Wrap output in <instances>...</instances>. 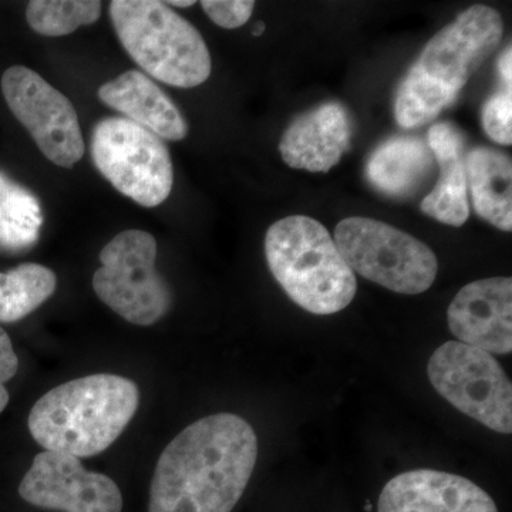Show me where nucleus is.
Instances as JSON below:
<instances>
[{
    "mask_svg": "<svg viewBox=\"0 0 512 512\" xmlns=\"http://www.w3.org/2000/svg\"><path fill=\"white\" fill-rule=\"evenodd\" d=\"M110 16L121 45L147 74L191 89L207 82L212 64L201 33L158 0H114Z\"/></svg>",
    "mask_w": 512,
    "mask_h": 512,
    "instance_id": "obj_5",
    "label": "nucleus"
},
{
    "mask_svg": "<svg viewBox=\"0 0 512 512\" xmlns=\"http://www.w3.org/2000/svg\"><path fill=\"white\" fill-rule=\"evenodd\" d=\"M352 123L342 104L326 103L293 121L279 150L289 167L328 173L349 150Z\"/></svg>",
    "mask_w": 512,
    "mask_h": 512,
    "instance_id": "obj_14",
    "label": "nucleus"
},
{
    "mask_svg": "<svg viewBox=\"0 0 512 512\" xmlns=\"http://www.w3.org/2000/svg\"><path fill=\"white\" fill-rule=\"evenodd\" d=\"M256 458L258 439L247 420L220 413L195 421L158 458L148 512H231Z\"/></svg>",
    "mask_w": 512,
    "mask_h": 512,
    "instance_id": "obj_1",
    "label": "nucleus"
},
{
    "mask_svg": "<svg viewBox=\"0 0 512 512\" xmlns=\"http://www.w3.org/2000/svg\"><path fill=\"white\" fill-rule=\"evenodd\" d=\"M157 241L140 229L120 232L100 252L93 276L100 301L137 326H151L170 311L173 296L156 269Z\"/></svg>",
    "mask_w": 512,
    "mask_h": 512,
    "instance_id": "obj_8",
    "label": "nucleus"
},
{
    "mask_svg": "<svg viewBox=\"0 0 512 512\" xmlns=\"http://www.w3.org/2000/svg\"><path fill=\"white\" fill-rule=\"evenodd\" d=\"M504 35L500 13L490 6L464 10L440 30L412 67L397 92V123L404 128L424 126L450 107L473 74L483 66Z\"/></svg>",
    "mask_w": 512,
    "mask_h": 512,
    "instance_id": "obj_2",
    "label": "nucleus"
},
{
    "mask_svg": "<svg viewBox=\"0 0 512 512\" xmlns=\"http://www.w3.org/2000/svg\"><path fill=\"white\" fill-rule=\"evenodd\" d=\"M19 360L13 350L12 340L3 328H0V413L9 403V392L5 383L18 373Z\"/></svg>",
    "mask_w": 512,
    "mask_h": 512,
    "instance_id": "obj_24",
    "label": "nucleus"
},
{
    "mask_svg": "<svg viewBox=\"0 0 512 512\" xmlns=\"http://www.w3.org/2000/svg\"><path fill=\"white\" fill-rule=\"evenodd\" d=\"M265 32V23L259 22L258 25L255 26V29L252 30V35L261 36L262 33Z\"/></svg>",
    "mask_w": 512,
    "mask_h": 512,
    "instance_id": "obj_27",
    "label": "nucleus"
},
{
    "mask_svg": "<svg viewBox=\"0 0 512 512\" xmlns=\"http://www.w3.org/2000/svg\"><path fill=\"white\" fill-rule=\"evenodd\" d=\"M512 89L503 87L484 104L483 127L487 136L503 146L512 144Z\"/></svg>",
    "mask_w": 512,
    "mask_h": 512,
    "instance_id": "obj_22",
    "label": "nucleus"
},
{
    "mask_svg": "<svg viewBox=\"0 0 512 512\" xmlns=\"http://www.w3.org/2000/svg\"><path fill=\"white\" fill-rule=\"evenodd\" d=\"M379 512H498V508L483 488L466 477L414 470L384 485Z\"/></svg>",
    "mask_w": 512,
    "mask_h": 512,
    "instance_id": "obj_13",
    "label": "nucleus"
},
{
    "mask_svg": "<svg viewBox=\"0 0 512 512\" xmlns=\"http://www.w3.org/2000/svg\"><path fill=\"white\" fill-rule=\"evenodd\" d=\"M448 328L461 343L495 353L512 352L511 278L480 279L464 286L448 306Z\"/></svg>",
    "mask_w": 512,
    "mask_h": 512,
    "instance_id": "obj_12",
    "label": "nucleus"
},
{
    "mask_svg": "<svg viewBox=\"0 0 512 512\" xmlns=\"http://www.w3.org/2000/svg\"><path fill=\"white\" fill-rule=\"evenodd\" d=\"M167 5L177 6V8H190V6L195 5L194 0H171Z\"/></svg>",
    "mask_w": 512,
    "mask_h": 512,
    "instance_id": "obj_26",
    "label": "nucleus"
},
{
    "mask_svg": "<svg viewBox=\"0 0 512 512\" xmlns=\"http://www.w3.org/2000/svg\"><path fill=\"white\" fill-rule=\"evenodd\" d=\"M43 224L39 200L0 171V252H28L39 241Z\"/></svg>",
    "mask_w": 512,
    "mask_h": 512,
    "instance_id": "obj_19",
    "label": "nucleus"
},
{
    "mask_svg": "<svg viewBox=\"0 0 512 512\" xmlns=\"http://www.w3.org/2000/svg\"><path fill=\"white\" fill-rule=\"evenodd\" d=\"M57 276L39 264H22L0 272V322L26 318L55 293Z\"/></svg>",
    "mask_w": 512,
    "mask_h": 512,
    "instance_id": "obj_20",
    "label": "nucleus"
},
{
    "mask_svg": "<svg viewBox=\"0 0 512 512\" xmlns=\"http://www.w3.org/2000/svg\"><path fill=\"white\" fill-rule=\"evenodd\" d=\"M333 241L353 272L389 291L419 295L436 281V254L392 225L370 218H348L339 222Z\"/></svg>",
    "mask_w": 512,
    "mask_h": 512,
    "instance_id": "obj_6",
    "label": "nucleus"
},
{
    "mask_svg": "<svg viewBox=\"0 0 512 512\" xmlns=\"http://www.w3.org/2000/svg\"><path fill=\"white\" fill-rule=\"evenodd\" d=\"M26 503L60 512H121L119 485L84 468L79 457L60 451L37 454L19 485Z\"/></svg>",
    "mask_w": 512,
    "mask_h": 512,
    "instance_id": "obj_11",
    "label": "nucleus"
},
{
    "mask_svg": "<svg viewBox=\"0 0 512 512\" xmlns=\"http://www.w3.org/2000/svg\"><path fill=\"white\" fill-rule=\"evenodd\" d=\"M201 6L215 25L224 29H238L251 18L255 2L252 0H204Z\"/></svg>",
    "mask_w": 512,
    "mask_h": 512,
    "instance_id": "obj_23",
    "label": "nucleus"
},
{
    "mask_svg": "<svg viewBox=\"0 0 512 512\" xmlns=\"http://www.w3.org/2000/svg\"><path fill=\"white\" fill-rule=\"evenodd\" d=\"M100 100L128 120L170 141L184 140L187 121L181 111L147 74L128 70L99 89Z\"/></svg>",
    "mask_w": 512,
    "mask_h": 512,
    "instance_id": "obj_15",
    "label": "nucleus"
},
{
    "mask_svg": "<svg viewBox=\"0 0 512 512\" xmlns=\"http://www.w3.org/2000/svg\"><path fill=\"white\" fill-rule=\"evenodd\" d=\"M498 72H500L501 80L507 89H512V52L511 46L504 50L503 55L498 59Z\"/></svg>",
    "mask_w": 512,
    "mask_h": 512,
    "instance_id": "obj_25",
    "label": "nucleus"
},
{
    "mask_svg": "<svg viewBox=\"0 0 512 512\" xmlns=\"http://www.w3.org/2000/svg\"><path fill=\"white\" fill-rule=\"evenodd\" d=\"M269 269L286 295L313 315H333L355 299V272L319 221L292 215L266 232Z\"/></svg>",
    "mask_w": 512,
    "mask_h": 512,
    "instance_id": "obj_4",
    "label": "nucleus"
},
{
    "mask_svg": "<svg viewBox=\"0 0 512 512\" xmlns=\"http://www.w3.org/2000/svg\"><path fill=\"white\" fill-rule=\"evenodd\" d=\"M97 170L121 194L146 208L163 204L174 184L173 161L163 138L123 117H107L93 128Z\"/></svg>",
    "mask_w": 512,
    "mask_h": 512,
    "instance_id": "obj_7",
    "label": "nucleus"
},
{
    "mask_svg": "<svg viewBox=\"0 0 512 512\" xmlns=\"http://www.w3.org/2000/svg\"><path fill=\"white\" fill-rule=\"evenodd\" d=\"M427 375L461 413L497 433H512L511 382L491 353L451 340L431 355Z\"/></svg>",
    "mask_w": 512,
    "mask_h": 512,
    "instance_id": "obj_9",
    "label": "nucleus"
},
{
    "mask_svg": "<svg viewBox=\"0 0 512 512\" xmlns=\"http://www.w3.org/2000/svg\"><path fill=\"white\" fill-rule=\"evenodd\" d=\"M101 2L97 0H32L26 8L30 28L43 36H66L80 26L93 25L100 19Z\"/></svg>",
    "mask_w": 512,
    "mask_h": 512,
    "instance_id": "obj_21",
    "label": "nucleus"
},
{
    "mask_svg": "<svg viewBox=\"0 0 512 512\" xmlns=\"http://www.w3.org/2000/svg\"><path fill=\"white\" fill-rule=\"evenodd\" d=\"M474 210L501 231L512 229V164L503 151L476 147L466 156Z\"/></svg>",
    "mask_w": 512,
    "mask_h": 512,
    "instance_id": "obj_18",
    "label": "nucleus"
},
{
    "mask_svg": "<svg viewBox=\"0 0 512 512\" xmlns=\"http://www.w3.org/2000/svg\"><path fill=\"white\" fill-rule=\"evenodd\" d=\"M138 406L140 390L133 380L97 373L40 397L30 410L29 430L47 451L93 457L119 439Z\"/></svg>",
    "mask_w": 512,
    "mask_h": 512,
    "instance_id": "obj_3",
    "label": "nucleus"
},
{
    "mask_svg": "<svg viewBox=\"0 0 512 512\" xmlns=\"http://www.w3.org/2000/svg\"><path fill=\"white\" fill-rule=\"evenodd\" d=\"M427 144L439 163L440 180L421 202V211L443 224L461 227L470 217L463 134L453 124L437 123L430 128Z\"/></svg>",
    "mask_w": 512,
    "mask_h": 512,
    "instance_id": "obj_16",
    "label": "nucleus"
},
{
    "mask_svg": "<svg viewBox=\"0 0 512 512\" xmlns=\"http://www.w3.org/2000/svg\"><path fill=\"white\" fill-rule=\"evenodd\" d=\"M2 93L10 111L25 126L52 163L73 167L84 154L79 117L72 101L25 66L3 73Z\"/></svg>",
    "mask_w": 512,
    "mask_h": 512,
    "instance_id": "obj_10",
    "label": "nucleus"
},
{
    "mask_svg": "<svg viewBox=\"0 0 512 512\" xmlns=\"http://www.w3.org/2000/svg\"><path fill=\"white\" fill-rule=\"evenodd\" d=\"M434 163L427 141L412 136L390 138L367 161V180L389 197H410L429 180Z\"/></svg>",
    "mask_w": 512,
    "mask_h": 512,
    "instance_id": "obj_17",
    "label": "nucleus"
}]
</instances>
